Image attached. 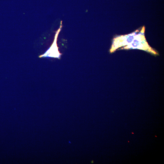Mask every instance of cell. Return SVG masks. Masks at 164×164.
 I'll return each instance as SVG.
<instances>
[{"label": "cell", "mask_w": 164, "mask_h": 164, "mask_svg": "<svg viewBox=\"0 0 164 164\" xmlns=\"http://www.w3.org/2000/svg\"><path fill=\"white\" fill-rule=\"evenodd\" d=\"M145 27L143 26L135 35L132 41L121 49H137L145 51L154 55H158V52L152 48L147 42L145 36Z\"/></svg>", "instance_id": "cell-1"}, {"label": "cell", "mask_w": 164, "mask_h": 164, "mask_svg": "<svg viewBox=\"0 0 164 164\" xmlns=\"http://www.w3.org/2000/svg\"><path fill=\"white\" fill-rule=\"evenodd\" d=\"M138 29L130 33L116 36L113 40L112 45L110 50L112 53L121 47L127 46L133 40L135 35L139 31Z\"/></svg>", "instance_id": "cell-2"}, {"label": "cell", "mask_w": 164, "mask_h": 164, "mask_svg": "<svg viewBox=\"0 0 164 164\" xmlns=\"http://www.w3.org/2000/svg\"><path fill=\"white\" fill-rule=\"evenodd\" d=\"M60 30V28L57 31L56 34V37L55 38L54 42L51 47L44 54L42 55L41 56L51 57L60 58L61 54L58 51L56 41L57 37Z\"/></svg>", "instance_id": "cell-3"}]
</instances>
